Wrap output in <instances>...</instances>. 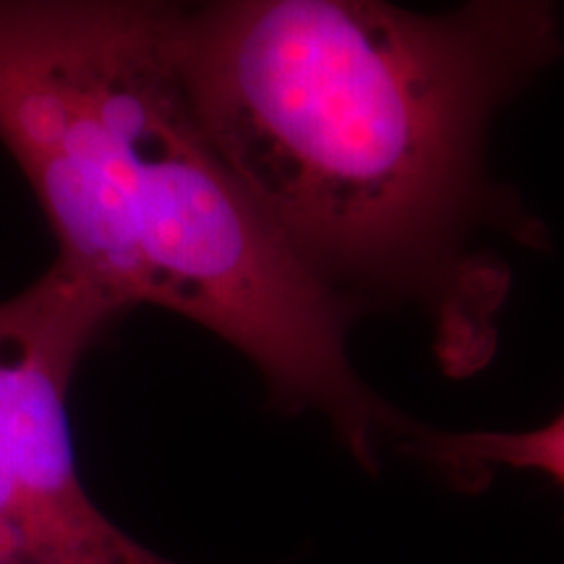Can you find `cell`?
<instances>
[{
  "label": "cell",
  "mask_w": 564,
  "mask_h": 564,
  "mask_svg": "<svg viewBox=\"0 0 564 564\" xmlns=\"http://www.w3.org/2000/svg\"><path fill=\"white\" fill-rule=\"evenodd\" d=\"M0 144L63 267L241 350L274 405L314 411L366 468L394 415L348 358L352 306L280 238L204 133L167 3L0 0Z\"/></svg>",
  "instance_id": "1"
},
{
  "label": "cell",
  "mask_w": 564,
  "mask_h": 564,
  "mask_svg": "<svg viewBox=\"0 0 564 564\" xmlns=\"http://www.w3.org/2000/svg\"><path fill=\"white\" fill-rule=\"evenodd\" d=\"M552 37V13L523 3H167L175 68L212 147L350 306V288L442 262L474 202L489 112Z\"/></svg>",
  "instance_id": "2"
},
{
  "label": "cell",
  "mask_w": 564,
  "mask_h": 564,
  "mask_svg": "<svg viewBox=\"0 0 564 564\" xmlns=\"http://www.w3.org/2000/svg\"><path fill=\"white\" fill-rule=\"evenodd\" d=\"M123 314L61 262L0 301V564H178L112 523L74 460L70 382Z\"/></svg>",
  "instance_id": "3"
},
{
  "label": "cell",
  "mask_w": 564,
  "mask_h": 564,
  "mask_svg": "<svg viewBox=\"0 0 564 564\" xmlns=\"http://www.w3.org/2000/svg\"><path fill=\"white\" fill-rule=\"evenodd\" d=\"M411 449L444 470L481 478L494 468L533 470L564 486V413L531 432H411Z\"/></svg>",
  "instance_id": "4"
}]
</instances>
